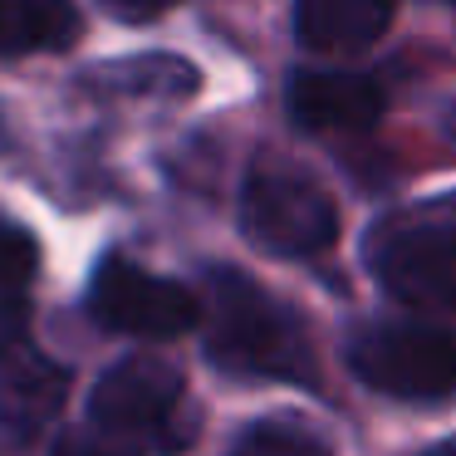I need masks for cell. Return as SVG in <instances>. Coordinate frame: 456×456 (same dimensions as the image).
I'll list each match as a JSON object with an SVG mask.
<instances>
[{"label":"cell","instance_id":"cell-17","mask_svg":"<svg viewBox=\"0 0 456 456\" xmlns=\"http://www.w3.org/2000/svg\"><path fill=\"white\" fill-rule=\"evenodd\" d=\"M427 456H456V436H452V442H442V446H432Z\"/></svg>","mask_w":456,"mask_h":456},{"label":"cell","instance_id":"cell-18","mask_svg":"<svg viewBox=\"0 0 456 456\" xmlns=\"http://www.w3.org/2000/svg\"><path fill=\"white\" fill-rule=\"evenodd\" d=\"M452 5H456V0H452Z\"/></svg>","mask_w":456,"mask_h":456},{"label":"cell","instance_id":"cell-15","mask_svg":"<svg viewBox=\"0 0 456 456\" xmlns=\"http://www.w3.org/2000/svg\"><path fill=\"white\" fill-rule=\"evenodd\" d=\"M30 344V299L25 295H0V354Z\"/></svg>","mask_w":456,"mask_h":456},{"label":"cell","instance_id":"cell-9","mask_svg":"<svg viewBox=\"0 0 456 456\" xmlns=\"http://www.w3.org/2000/svg\"><path fill=\"white\" fill-rule=\"evenodd\" d=\"M393 25V0H295L299 45L324 54H358Z\"/></svg>","mask_w":456,"mask_h":456},{"label":"cell","instance_id":"cell-14","mask_svg":"<svg viewBox=\"0 0 456 456\" xmlns=\"http://www.w3.org/2000/svg\"><path fill=\"white\" fill-rule=\"evenodd\" d=\"M50 456H148V452H142V446H133V442H123V436H113L109 427L84 422V427L60 432V442H54Z\"/></svg>","mask_w":456,"mask_h":456},{"label":"cell","instance_id":"cell-5","mask_svg":"<svg viewBox=\"0 0 456 456\" xmlns=\"http://www.w3.org/2000/svg\"><path fill=\"white\" fill-rule=\"evenodd\" d=\"M378 285L417 309H456V216L427 211L378 226L368 246Z\"/></svg>","mask_w":456,"mask_h":456},{"label":"cell","instance_id":"cell-10","mask_svg":"<svg viewBox=\"0 0 456 456\" xmlns=\"http://www.w3.org/2000/svg\"><path fill=\"white\" fill-rule=\"evenodd\" d=\"M84 35L74 0H0V54L69 50Z\"/></svg>","mask_w":456,"mask_h":456},{"label":"cell","instance_id":"cell-12","mask_svg":"<svg viewBox=\"0 0 456 456\" xmlns=\"http://www.w3.org/2000/svg\"><path fill=\"white\" fill-rule=\"evenodd\" d=\"M40 275V240L25 221L0 211V295H25Z\"/></svg>","mask_w":456,"mask_h":456},{"label":"cell","instance_id":"cell-13","mask_svg":"<svg viewBox=\"0 0 456 456\" xmlns=\"http://www.w3.org/2000/svg\"><path fill=\"white\" fill-rule=\"evenodd\" d=\"M231 456H329L305 427H280V422H260L250 427L246 436L236 442Z\"/></svg>","mask_w":456,"mask_h":456},{"label":"cell","instance_id":"cell-7","mask_svg":"<svg viewBox=\"0 0 456 456\" xmlns=\"http://www.w3.org/2000/svg\"><path fill=\"white\" fill-rule=\"evenodd\" d=\"M64 397H69V368L40 354L35 338L0 354V432L11 442H35L54 422Z\"/></svg>","mask_w":456,"mask_h":456},{"label":"cell","instance_id":"cell-6","mask_svg":"<svg viewBox=\"0 0 456 456\" xmlns=\"http://www.w3.org/2000/svg\"><path fill=\"white\" fill-rule=\"evenodd\" d=\"M89 314L109 334L133 338H177L201 319V299L177 280L152 275L128 256H103L89 280Z\"/></svg>","mask_w":456,"mask_h":456},{"label":"cell","instance_id":"cell-11","mask_svg":"<svg viewBox=\"0 0 456 456\" xmlns=\"http://www.w3.org/2000/svg\"><path fill=\"white\" fill-rule=\"evenodd\" d=\"M89 84L109 94H152V99H182L197 89V69L167 54H148V60H123V64H99L89 69Z\"/></svg>","mask_w":456,"mask_h":456},{"label":"cell","instance_id":"cell-8","mask_svg":"<svg viewBox=\"0 0 456 456\" xmlns=\"http://www.w3.org/2000/svg\"><path fill=\"white\" fill-rule=\"evenodd\" d=\"M289 118L314 133H358L383 118V84L348 69H299L289 79Z\"/></svg>","mask_w":456,"mask_h":456},{"label":"cell","instance_id":"cell-4","mask_svg":"<svg viewBox=\"0 0 456 456\" xmlns=\"http://www.w3.org/2000/svg\"><path fill=\"white\" fill-rule=\"evenodd\" d=\"M240 226L265 256L305 260L334 246L338 211H334V197L309 172L265 162L240 187Z\"/></svg>","mask_w":456,"mask_h":456},{"label":"cell","instance_id":"cell-2","mask_svg":"<svg viewBox=\"0 0 456 456\" xmlns=\"http://www.w3.org/2000/svg\"><path fill=\"white\" fill-rule=\"evenodd\" d=\"M348 368L387 397L456 393V309L378 319L348 334Z\"/></svg>","mask_w":456,"mask_h":456},{"label":"cell","instance_id":"cell-1","mask_svg":"<svg viewBox=\"0 0 456 456\" xmlns=\"http://www.w3.org/2000/svg\"><path fill=\"white\" fill-rule=\"evenodd\" d=\"M201 319H207V358L221 373L305 387L319 383V354L299 309L240 270L216 265L207 275Z\"/></svg>","mask_w":456,"mask_h":456},{"label":"cell","instance_id":"cell-3","mask_svg":"<svg viewBox=\"0 0 456 456\" xmlns=\"http://www.w3.org/2000/svg\"><path fill=\"white\" fill-rule=\"evenodd\" d=\"M89 422L109 427L113 436L142 446V452L172 456L191 446V417H187V383L182 373L158 354H128L94 383L89 393Z\"/></svg>","mask_w":456,"mask_h":456},{"label":"cell","instance_id":"cell-16","mask_svg":"<svg viewBox=\"0 0 456 456\" xmlns=\"http://www.w3.org/2000/svg\"><path fill=\"white\" fill-rule=\"evenodd\" d=\"M177 0H103V11L113 15V20H128V25H148L158 20V15H167Z\"/></svg>","mask_w":456,"mask_h":456}]
</instances>
